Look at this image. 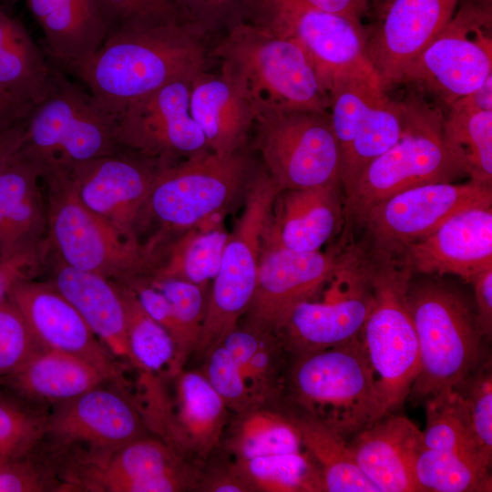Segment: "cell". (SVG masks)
Returning a JSON list of instances; mask_svg holds the SVG:
<instances>
[{
    "label": "cell",
    "mask_w": 492,
    "mask_h": 492,
    "mask_svg": "<svg viewBox=\"0 0 492 492\" xmlns=\"http://www.w3.org/2000/svg\"><path fill=\"white\" fill-rule=\"evenodd\" d=\"M456 402L465 416L484 459L492 462V366L491 358L481 362L453 388Z\"/></svg>",
    "instance_id": "b9f144b4"
},
{
    "label": "cell",
    "mask_w": 492,
    "mask_h": 492,
    "mask_svg": "<svg viewBox=\"0 0 492 492\" xmlns=\"http://www.w3.org/2000/svg\"><path fill=\"white\" fill-rule=\"evenodd\" d=\"M258 0H171L178 23L203 39L248 21Z\"/></svg>",
    "instance_id": "7bdbcfd3"
},
{
    "label": "cell",
    "mask_w": 492,
    "mask_h": 492,
    "mask_svg": "<svg viewBox=\"0 0 492 492\" xmlns=\"http://www.w3.org/2000/svg\"><path fill=\"white\" fill-rule=\"evenodd\" d=\"M366 1L369 3V2H371L372 0H366ZM374 1H379V0H374ZM382 1H384V0H382Z\"/></svg>",
    "instance_id": "91938a15"
},
{
    "label": "cell",
    "mask_w": 492,
    "mask_h": 492,
    "mask_svg": "<svg viewBox=\"0 0 492 492\" xmlns=\"http://www.w3.org/2000/svg\"><path fill=\"white\" fill-rule=\"evenodd\" d=\"M418 491L488 492L492 489L489 468L455 453L425 448L413 462Z\"/></svg>",
    "instance_id": "f35d334b"
},
{
    "label": "cell",
    "mask_w": 492,
    "mask_h": 492,
    "mask_svg": "<svg viewBox=\"0 0 492 492\" xmlns=\"http://www.w3.org/2000/svg\"><path fill=\"white\" fill-rule=\"evenodd\" d=\"M39 170L17 159L0 175V256L41 243L47 226Z\"/></svg>",
    "instance_id": "4dcf8cb0"
},
{
    "label": "cell",
    "mask_w": 492,
    "mask_h": 492,
    "mask_svg": "<svg viewBox=\"0 0 492 492\" xmlns=\"http://www.w3.org/2000/svg\"><path fill=\"white\" fill-rule=\"evenodd\" d=\"M26 123V120L15 124L0 123V175L19 155Z\"/></svg>",
    "instance_id": "db71d44e"
},
{
    "label": "cell",
    "mask_w": 492,
    "mask_h": 492,
    "mask_svg": "<svg viewBox=\"0 0 492 492\" xmlns=\"http://www.w3.org/2000/svg\"><path fill=\"white\" fill-rule=\"evenodd\" d=\"M407 302L419 348V372L409 396L425 402L477 367L484 337L466 299L444 283L410 282Z\"/></svg>",
    "instance_id": "52a82bcc"
},
{
    "label": "cell",
    "mask_w": 492,
    "mask_h": 492,
    "mask_svg": "<svg viewBox=\"0 0 492 492\" xmlns=\"http://www.w3.org/2000/svg\"><path fill=\"white\" fill-rule=\"evenodd\" d=\"M67 474V490L178 492L193 487L194 474L163 442L140 436L108 454L83 456Z\"/></svg>",
    "instance_id": "ac0fdd59"
},
{
    "label": "cell",
    "mask_w": 492,
    "mask_h": 492,
    "mask_svg": "<svg viewBox=\"0 0 492 492\" xmlns=\"http://www.w3.org/2000/svg\"><path fill=\"white\" fill-rule=\"evenodd\" d=\"M329 96V115L342 156L344 198L364 169L401 137L405 103L388 97L374 71L337 79Z\"/></svg>",
    "instance_id": "8fae6325"
},
{
    "label": "cell",
    "mask_w": 492,
    "mask_h": 492,
    "mask_svg": "<svg viewBox=\"0 0 492 492\" xmlns=\"http://www.w3.org/2000/svg\"><path fill=\"white\" fill-rule=\"evenodd\" d=\"M53 66L71 74L102 46L108 26L102 0H26Z\"/></svg>",
    "instance_id": "d4e9b609"
},
{
    "label": "cell",
    "mask_w": 492,
    "mask_h": 492,
    "mask_svg": "<svg viewBox=\"0 0 492 492\" xmlns=\"http://www.w3.org/2000/svg\"><path fill=\"white\" fill-rule=\"evenodd\" d=\"M43 253L40 243L0 256V305L16 284L32 279L40 268Z\"/></svg>",
    "instance_id": "f907efd6"
},
{
    "label": "cell",
    "mask_w": 492,
    "mask_h": 492,
    "mask_svg": "<svg viewBox=\"0 0 492 492\" xmlns=\"http://www.w3.org/2000/svg\"><path fill=\"white\" fill-rule=\"evenodd\" d=\"M108 384L55 405L46 434L66 444L85 445L87 455L108 454L142 436L138 408L123 387Z\"/></svg>",
    "instance_id": "7402d4cb"
},
{
    "label": "cell",
    "mask_w": 492,
    "mask_h": 492,
    "mask_svg": "<svg viewBox=\"0 0 492 492\" xmlns=\"http://www.w3.org/2000/svg\"><path fill=\"white\" fill-rule=\"evenodd\" d=\"M42 349L20 311L7 298L0 305V380L16 373Z\"/></svg>",
    "instance_id": "bcb514c9"
},
{
    "label": "cell",
    "mask_w": 492,
    "mask_h": 492,
    "mask_svg": "<svg viewBox=\"0 0 492 492\" xmlns=\"http://www.w3.org/2000/svg\"><path fill=\"white\" fill-rule=\"evenodd\" d=\"M363 263L374 302L362 343L388 414L409 396L419 372V348L407 302L412 271L399 257L373 251Z\"/></svg>",
    "instance_id": "5b68a950"
},
{
    "label": "cell",
    "mask_w": 492,
    "mask_h": 492,
    "mask_svg": "<svg viewBox=\"0 0 492 492\" xmlns=\"http://www.w3.org/2000/svg\"><path fill=\"white\" fill-rule=\"evenodd\" d=\"M207 56L202 39L179 23L121 29L109 34L74 76L116 119L167 83L205 70Z\"/></svg>",
    "instance_id": "6da1fadb"
},
{
    "label": "cell",
    "mask_w": 492,
    "mask_h": 492,
    "mask_svg": "<svg viewBox=\"0 0 492 492\" xmlns=\"http://www.w3.org/2000/svg\"><path fill=\"white\" fill-rule=\"evenodd\" d=\"M199 487L209 492H252L248 481L232 464L226 470L212 473L201 480Z\"/></svg>",
    "instance_id": "f5cc1de1"
},
{
    "label": "cell",
    "mask_w": 492,
    "mask_h": 492,
    "mask_svg": "<svg viewBox=\"0 0 492 492\" xmlns=\"http://www.w3.org/2000/svg\"><path fill=\"white\" fill-rule=\"evenodd\" d=\"M34 105L0 89V123L15 124L27 119Z\"/></svg>",
    "instance_id": "9f6ffc18"
},
{
    "label": "cell",
    "mask_w": 492,
    "mask_h": 492,
    "mask_svg": "<svg viewBox=\"0 0 492 492\" xmlns=\"http://www.w3.org/2000/svg\"><path fill=\"white\" fill-rule=\"evenodd\" d=\"M204 375L228 408L242 413L258 402L249 388L238 363L221 343L206 355Z\"/></svg>",
    "instance_id": "7dc6e473"
},
{
    "label": "cell",
    "mask_w": 492,
    "mask_h": 492,
    "mask_svg": "<svg viewBox=\"0 0 492 492\" xmlns=\"http://www.w3.org/2000/svg\"><path fill=\"white\" fill-rule=\"evenodd\" d=\"M229 234L222 227L201 231L186 230L170 250L168 261L154 279H177L192 283H208L216 276Z\"/></svg>",
    "instance_id": "ab89813d"
},
{
    "label": "cell",
    "mask_w": 492,
    "mask_h": 492,
    "mask_svg": "<svg viewBox=\"0 0 492 492\" xmlns=\"http://www.w3.org/2000/svg\"><path fill=\"white\" fill-rule=\"evenodd\" d=\"M150 284L169 301L182 331L187 356L196 351L209 292L208 283H192L177 279H152Z\"/></svg>",
    "instance_id": "f6af8a7d"
},
{
    "label": "cell",
    "mask_w": 492,
    "mask_h": 492,
    "mask_svg": "<svg viewBox=\"0 0 492 492\" xmlns=\"http://www.w3.org/2000/svg\"><path fill=\"white\" fill-rule=\"evenodd\" d=\"M310 6L360 21L367 10L366 0H299Z\"/></svg>",
    "instance_id": "11a10c76"
},
{
    "label": "cell",
    "mask_w": 492,
    "mask_h": 492,
    "mask_svg": "<svg viewBox=\"0 0 492 492\" xmlns=\"http://www.w3.org/2000/svg\"><path fill=\"white\" fill-rule=\"evenodd\" d=\"M373 302V290L361 257L343 291L334 292L323 302H300L279 334L292 356L346 343L361 335Z\"/></svg>",
    "instance_id": "603a6c76"
},
{
    "label": "cell",
    "mask_w": 492,
    "mask_h": 492,
    "mask_svg": "<svg viewBox=\"0 0 492 492\" xmlns=\"http://www.w3.org/2000/svg\"><path fill=\"white\" fill-rule=\"evenodd\" d=\"M472 1L484 6H491V3H492V0H472Z\"/></svg>",
    "instance_id": "6f0895ef"
},
{
    "label": "cell",
    "mask_w": 492,
    "mask_h": 492,
    "mask_svg": "<svg viewBox=\"0 0 492 492\" xmlns=\"http://www.w3.org/2000/svg\"><path fill=\"white\" fill-rule=\"evenodd\" d=\"M240 415L228 444L235 461L302 451L299 433L287 415L255 406Z\"/></svg>",
    "instance_id": "d590c367"
},
{
    "label": "cell",
    "mask_w": 492,
    "mask_h": 492,
    "mask_svg": "<svg viewBox=\"0 0 492 492\" xmlns=\"http://www.w3.org/2000/svg\"><path fill=\"white\" fill-rule=\"evenodd\" d=\"M281 189L259 171L249 184L242 213L229 234L209 292L196 352L206 355L237 327L252 298L263 234Z\"/></svg>",
    "instance_id": "ba28073f"
},
{
    "label": "cell",
    "mask_w": 492,
    "mask_h": 492,
    "mask_svg": "<svg viewBox=\"0 0 492 492\" xmlns=\"http://www.w3.org/2000/svg\"><path fill=\"white\" fill-rule=\"evenodd\" d=\"M253 128L254 149L282 191L341 185L342 156L329 111L263 113Z\"/></svg>",
    "instance_id": "9c48e42d"
},
{
    "label": "cell",
    "mask_w": 492,
    "mask_h": 492,
    "mask_svg": "<svg viewBox=\"0 0 492 492\" xmlns=\"http://www.w3.org/2000/svg\"><path fill=\"white\" fill-rule=\"evenodd\" d=\"M192 78L172 80L129 104L115 119L118 145L161 163L208 150L190 111Z\"/></svg>",
    "instance_id": "e0dca14e"
},
{
    "label": "cell",
    "mask_w": 492,
    "mask_h": 492,
    "mask_svg": "<svg viewBox=\"0 0 492 492\" xmlns=\"http://www.w3.org/2000/svg\"><path fill=\"white\" fill-rule=\"evenodd\" d=\"M9 459H10V458H8V457L0 456V472L2 471L4 466L5 465V463H6Z\"/></svg>",
    "instance_id": "680465c9"
},
{
    "label": "cell",
    "mask_w": 492,
    "mask_h": 492,
    "mask_svg": "<svg viewBox=\"0 0 492 492\" xmlns=\"http://www.w3.org/2000/svg\"><path fill=\"white\" fill-rule=\"evenodd\" d=\"M412 271L425 274H455L466 282L492 268V208L461 211L400 255Z\"/></svg>",
    "instance_id": "cb8c5ba5"
},
{
    "label": "cell",
    "mask_w": 492,
    "mask_h": 492,
    "mask_svg": "<svg viewBox=\"0 0 492 492\" xmlns=\"http://www.w3.org/2000/svg\"><path fill=\"white\" fill-rule=\"evenodd\" d=\"M287 415L302 446L321 469L323 492H379L361 471L343 436L304 413L294 411Z\"/></svg>",
    "instance_id": "836d02e7"
},
{
    "label": "cell",
    "mask_w": 492,
    "mask_h": 492,
    "mask_svg": "<svg viewBox=\"0 0 492 492\" xmlns=\"http://www.w3.org/2000/svg\"><path fill=\"white\" fill-rule=\"evenodd\" d=\"M473 285L477 303V322L482 336H492V268L476 274L469 282Z\"/></svg>",
    "instance_id": "816d5d0a"
},
{
    "label": "cell",
    "mask_w": 492,
    "mask_h": 492,
    "mask_svg": "<svg viewBox=\"0 0 492 492\" xmlns=\"http://www.w3.org/2000/svg\"><path fill=\"white\" fill-rule=\"evenodd\" d=\"M50 185L47 226L61 261L111 280L131 275L146 263L138 241L122 236L78 199L67 176L46 179Z\"/></svg>",
    "instance_id": "5bb4252c"
},
{
    "label": "cell",
    "mask_w": 492,
    "mask_h": 492,
    "mask_svg": "<svg viewBox=\"0 0 492 492\" xmlns=\"http://www.w3.org/2000/svg\"><path fill=\"white\" fill-rule=\"evenodd\" d=\"M458 0H384L379 21L365 32V50L383 86L400 80L452 18Z\"/></svg>",
    "instance_id": "d6986e66"
},
{
    "label": "cell",
    "mask_w": 492,
    "mask_h": 492,
    "mask_svg": "<svg viewBox=\"0 0 492 492\" xmlns=\"http://www.w3.org/2000/svg\"><path fill=\"white\" fill-rule=\"evenodd\" d=\"M358 249L302 252L263 237L247 327L266 334L280 333L292 311L311 298L337 274L352 266Z\"/></svg>",
    "instance_id": "9a60e30c"
},
{
    "label": "cell",
    "mask_w": 492,
    "mask_h": 492,
    "mask_svg": "<svg viewBox=\"0 0 492 492\" xmlns=\"http://www.w3.org/2000/svg\"><path fill=\"white\" fill-rule=\"evenodd\" d=\"M160 164L146 209L166 226L180 231L224 210L250 169L248 156L242 150L221 155L208 149L178 165Z\"/></svg>",
    "instance_id": "4fadbf2b"
},
{
    "label": "cell",
    "mask_w": 492,
    "mask_h": 492,
    "mask_svg": "<svg viewBox=\"0 0 492 492\" xmlns=\"http://www.w3.org/2000/svg\"><path fill=\"white\" fill-rule=\"evenodd\" d=\"M340 184L282 190L278 196L263 237L286 249L320 251L340 227L343 196Z\"/></svg>",
    "instance_id": "4316f807"
},
{
    "label": "cell",
    "mask_w": 492,
    "mask_h": 492,
    "mask_svg": "<svg viewBox=\"0 0 492 492\" xmlns=\"http://www.w3.org/2000/svg\"><path fill=\"white\" fill-rule=\"evenodd\" d=\"M399 139L362 172L343 198V217L360 224L376 203L405 190L436 182H453L465 168L444 132V115L437 107L408 99Z\"/></svg>",
    "instance_id": "277c9868"
},
{
    "label": "cell",
    "mask_w": 492,
    "mask_h": 492,
    "mask_svg": "<svg viewBox=\"0 0 492 492\" xmlns=\"http://www.w3.org/2000/svg\"><path fill=\"white\" fill-rule=\"evenodd\" d=\"M48 414L0 396V456L16 458L26 454L46 433Z\"/></svg>",
    "instance_id": "ee69618b"
},
{
    "label": "cell",
    "mask_w": 492,
    "mask_h": 492,
    "mask_svg": "<svg viewBox=\"0 0 492 492\" xmlns=\"http://www.w3.org/2000/svg\"><path fill=\"white\" fill-rule=\"evenodd\" d=\"M2 381L31 403L55 405L97 386L112 383L102 371L88 362L46 348Z\"/></svg>",
    "instance_id": "f546056e"
},
{
    "label": "cell",
    "mask_w": 492,
    "mask_h": 492,
    "mask_svg": "<svg viewBox=\"0 0 492 492\" xmlns=\"http://www.w3.org/2000/svg\"><path fill=\"white\" fill-rule=\"evenodd\" d=\"M492 186L469 179L414 187L371 207L363 224L373 251L400 257L411 244L425 238L454 215L491 207Z\"/></svg>",
    "instance_id": "2e32d148"
},
{
    "label": "cell",
    "mask_w": 492,
    "mask_h": 492,
    "mask_svg": "<svg viewBox=\"0 0 492 492\" xmlns=\"http://www.w3.org/2000/svg\"><path fill=\"white\" fill-rule=\"evenodd\" d=\"M491 14V6L463 1L399 84H409L446 107L481 87L492 76Z\"/></svg>",
    "instance_id": "30bf717a"
},
{
    "label": "cell",
    "mask_w": 492,
    "mask_h": 492,
    "mask_svg": "<svg viewBox=\"0 0 492 492\" xmlns=\"http://www.w3.org/2000/svg\"><path fill=\"white\" fill-rule=\"evenodd\" d=\"M444 116L446 138L469 179L492 186V110L469 105L463 97Z\"/></svg>",
    "instance_id": "e575fe53"
},
{
    "label": "cell",
    "mask_w": 492,
    "mask_h": 492,
    "mask_svg": "<svg viewBox=\"0 0 492 492\" xmlns=\"http://www.w3.org/2000/svg\"><path fill=\"white\" fill-rule=\"evenodd\" d=\"M51 283L77 310L110 354L130 363L125 308L118 285L62 261L56 266Z\"/></svg>",
    "instance_id": "83f0119b"
},
{
    "label": "cell",
    "mask_w": 492,
    "mask_h": 492,
    "mask_svg": "<svg viewBox=\"0 0 492 492\" xmlns=\"http://www.w3.org/2000/svg\"><path fill=\"white\" fill-rule=\"evenodd\" d=\"M233 465L253 491L323 492L321 469L307 451L237 460Z\"/></svg>",
    "instance_id": "8d00e7d4"
},
{
    "label": "cell",
    "mask_w": 492,
    "mask_h": 492,
    "mask_svg": "<svg viewBox=\"0 0 492 492\" xmlns=\"http://www.w3.org/2000/svg\"><path fill=\"white\" fill-rule=\"evenodd\" d=\"M209 56L255 115L274 111H329L330 96L294 41L251 22L224 32Z\"/></svg>",
    "instance_id": "7a4b0ae2"
},
{
    "label": "cell",
    "mask_w": 492,
    "mask_h": 492,
    "mask_svg": "<svg viewBox=\"0 0 492 492\" xmlns=\"http://www.w3.org/2000/svg\"><path fill=\"white\" fill-rule=\"evenodd\" d=\"M425 405L426 424L422 431L425 448L455 453L490 468L456 402L453 388L426 399Z\"/></svg>",
    "instance_id": "60d3db41"
},
{
    "label": "cell",
    "mask_w": 492,
    "mask_h": 492,
    "mask_svg": "<svg viewBox=\"0 0 492 492\" xmlns=\"http://www.w3.org/2000/svg\"><path fill=\"white\" fill-rule=\"evenodd\" d=\"M190 111L209 149L221 155L242 150L256 118L227 79L206 69L191 80Z\"/></svg>",
    "instance_id": "f1b7e54d"
},
{
    "label": "cell",
    "mask_w": 492,
    "mask_h": 492,
    "mask_svg": "<svg viewBox=\"0 0 492 492\" xmlns=\"http://www.w3.org/2000/svg\"><path fill=\"white\" fill-rule=\"evenodd\" d=\"M177 412L172 417V439L200 456L220 444L227 422L228 406L203 373L177 374Z\"/></svg>",
    "instance_id": "1f68e13d"
},
{
    "label": "cell",
    "mask_w": 492,
    "mask_h": 492,
    "mask_svg": "<svg viewBox=\"0 0 492 492\" xmlns=\"http://www.w3.org/2000/svg\"><path fill=\"white\" fill-rule=\"evenodd\" d=\"M355 435L349 444L355 461L379 492H418L413 462L423 443L415 423L390 414Z\"/></svg>",
    "instance_id": "484cf974"
},
{
    "label": "cell",
    "mask_w": 492,
    "mask_h": 492,
    "mask_svg": "<svg viewBox=\"0 0 492 492\" xmlns=\"http://www.w3.org/2000/svg\"><path fill=\"white\" fill-rule=\"evenodd\" d=\"M124 303L130 364L140 374L172 373L175 345L169 333L144 310L131 287L119 286Z\"/></svg>",
    "instance_id": "74e56055"
},
{
    "label": "cell",
    "mask_w": 492,
    "mask_h": 492,
    "mask_svg": "<svg viewBox=\"0 0 492 492\" xmlns=\"http://www.w3.org/2000/svg\"><path fill=\"white\" fill-rule=\"evenodd\" d=\"M121 150L73 169L66 175L78 199L122 236L138 241L135 224L146 209L157 169Z\"/></svg>",
    "instance_id": "44dd1931"
},
{
    "label": "cell",
    "mask_w": 492,
    "mask_h": 492,
    "mask_svg": "<svg viewBox=\"0 0 492 492\" xmlns=\"http://www.w3.org/2000/svg\"><path fill=\"white\" fill-rule=\"evenodd\" d=\"M289 387L298 412L345 436L388 414L376 386L361 335L346 343L293 355Z\"/></svg>",
    "instance_id": "8992f818"
},
{
    "label": "cell",
    "mask_w": 492,
    "mask_h": 492,
    "mask_svg": "<svg viewBox=\"0 0 492 492\" xmlns=\"http://www.w3.org/2000/svg\"><path fill=\"white\" fill-rule=\"evenodd\" d=\"M8 298L44 348L83 359L123 387L124 378L117 359L52 283L26 280L16 284Z\"/></svg>",
    "instance_id": "ffe728a7"
},
{
    "label": "cell",
    "mask_w": 492,
    "mask_h": 492,
    "mask_svg": "<svg viewBox=\"0 0 492 492\" xmlns=\"http://www.w3.org/2000/svg\"><path fill=\"white\" fill-rule=\"evenodd\" d=\"M140 304L147 313L160 324L170 335L175 345V359L172 375H177L188 358L182 331L175 315L171 303L157 288L149 284H134L131 286Z\"/></svg>",
    "instance_id": "681fc988"
},
{
    "label": "cell",
    "mask_w": 492,
    "mask_h": 492,
    "mask_svg": "<svg viewBox=\"0 0 492 492\" xmlns=\"http://www.w3.org/2000/svg\"><path fill=\"white\" fill-rule=\"evenodd\" d=\"M121 149L115 118L54 66L46 96L26 119L19 156L48 179Z\"/></svg>",
    "instance_id": "3957f363"
},
{
    "label": "cell",
    "mask_w": 492,
    "mask_h": 492,
    "mask_svg": "<svg viewBox=\"0 0 492 492\" xmlns=\"http://www.w3.org/2000/svg\"><path fill=\"white\" fill-rule=\"evenodd\" d=\"M102 5L108 35L121 29L178 23L171 0H102Z\"/></svg>",
    "instance_id": "c3c4849f"
},
{
    "label": "cell",
    "mask_w": 492,
    "mask_h": 492,
    "mask_svg": "<svg viewBox=\"0 0 492 492\" xmlns=\"http://www.w3.org/2000/svg\"><path fill=\"white\" fill-rule=\"evenodd\" d=\"M53 67L24 24L0 5V89L35 106L48 92Z\"/></svg>",
    "instance_id": "d6a6232c"
},
{
    "label": "cell",
    "mask_w": 492,
    "mask_h": 492,
    "mask_svg": "<svg viewBox=\"0 0 492 492\" xmlns=\"http://www.w3.org/2000/svg\"><path fill=\"white\" fill-rule=\"evenodd\" d=\"M248 22L297 43L328 94L341 77L374 71L360 21L299 0H258Z\"/></svg>",
    "instance_id": "7c38bea8"
}]
</instances>
